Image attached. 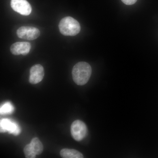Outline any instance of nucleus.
I'll list each match as a JSON object with an SVG mask.
<instances>
[{"label":"nucleus","mask_w":158,"mask_h":158,"mask_svg":"<svg viewBox=\"0 0 158 158\" xmlns=\"http://www.w3.org/2000/svg\"><path fill=\"white\" fill-rule=\"evenodd\" d=\"M88 129L86 124L80 120H75L71 126L72 136L74 140L80 141L84 139L87 135Z\"/></svg>","instance_id":"obj_3"},{"label":"nucleus","mask_w":158,"mask_h":158,"mask_svg":"<svg viewBox=\"0 0 158 158\" xmlns=\"http://www.w3.org/2000/svg\"><path fill=\"white\" fill-rule=\"evenodd\" d=\"M11 8L23 15H28L32 11V8L27 0H11Z\"/></svg>","instance_id":"obj_6"},{"label":"nucleus","mask_w":158,"mask_h":158,"mask_svg":"<svg viewBox=\"0 0 158 158\" xmlns=\"http://www.w3.org/2000/svg\"><path fill=\"white\" fill-rule=\"evenodd\" d=\"M122 2L127 5H132L135 4L137 0H121Z\"/></svg>","instance_id":"obj_13"},{"label":"nucleus","mask_w":158,"mask_h":158,"mask_svg":"<svg viewBox=\"0 0 158 158\" xmlns=\"http://www.w3.org/2000/svg\"><path fill=\"white\" fill-rule=\"evenodd\" d=\"M17 36L21 39L27 40H34L37 39L40 35L39 29L32 27L23 26L18 29Z\"/></svg>","instance_id":"obj_4"},{"label":"nucleus","mask_w":158,"mask_h":158,"mask_svg":"<svg viewBox=\"0 0 158 158\" xmlns=\"http://www.w3.org/2000/svg\"><path fill=\"white\" fill-rule=\"evenodd\" d=\"M1 132H8L17 136L21 133L20 127L16 122L9 118H3L0 122Z\"/></svg>","instance_id":"obj_5"},{"label":"nucleus","mask_w":158,"mask_h":158,"mask_svg":"<svg viewBox=\"0 0 158 158\" xmlns=\"http://www.w3.org/2000/svg\"><path fill=\"white\" fill-rule=\"evenodd\" d=\"M44 69L42 65L37 64L30 69L29 82L32 84H37L42 81L44 77Z\"/></svg>","instance_id":"obj_7"},{"label":"nucleus","mask_w":158,"mask_h":158,"mask_svg":"<svg viewBox=\"0 0 158 158\" xmlns=\"http://www.w3.org/2000/svg\"><path fill=\"white\" fill-rule=\"evenodd\" d=\"M24 152L26 158H34L36 157V155L31 147V144H27L24 148Z\"/></svg>","instance_id":"obj_12"},{"label":"nucleus","mask_w":158,"mask_h":158,"mask_svg":"<svg viewBox=\"0 0 158 158\" xmlns=\"http://www.w3.org/2000/svg\"><path fill=\"white\" fill-rule=\"evenodd\" d=\"M59 28L60 33L65 36H76L81 31V26L78 22L69 16L65 17L61 20Z\"/></svg>","instance_id":"obj_2"},{"label":"nucleus","mask_w":158,"mask_h":158,"mask_svg":"<svg viewBox=\"0 0 158 158\" xmlns=\"http://www.w3.org/2000/svg\"><path fill=\"white\" fill-rule=\"evenodd\" d=\"M31 49V44L30 43L18 42L13 44L11 45L10 51L13 55H22L26 56L30 52Z\"/></svg>","instance_id":"obj_8"},{"label":"nucleus","mask_w":158,"mask_h":158,"mask_svg":"<svg viewBox=\"0 0 158 158\" xmlns=\"http://www.w3.org/2000/svg\"><path fill=\"white\" fill-rule=\"evenodd\" d=\"M14 111V106L10 102H6L0 108V113L1 115L11 114Z\"/></svg>","instance_id":"obj_11"},{"label":"nucleus","mask_w":158,"mask_h":158,"mask_svg":"<svg viewBox=\"0 0 158 158\" xmlns=\"http://www.w3.org/2000/svg\"><path fill=\"white\" fill-rule=\"evenodd\" d=\"M91 66L86 62L77 63L72 70L73 79L77 85L82 86L87 84L91 76Z\"/></svg>","instance_id":"obj_1"},{"label":"nucleus","mask_w":158,"mask_h":158,"mask_svg":"<svg viewBox=\"0 0 158 158\" xmlns=\"http://www.w3.org/2000/svg\"><path fill=\"white\" fill-rule=\"evenodd\" d=\"M30 144L36 155H39L42 152L44 149L43 145L38 138H35L32 139Z\"/></svg>","instance_id":"obj_10"},{"label":"nucleus","mask_w":158,"mask_h":158,"mask_svg":"<svg viewBox=\"0 0 158 158\" xmlns=\"http://www.w3.org/2000/svg\"><path fill=\"white\" fill-rule=\"evenodd\" d=\"M60 155L64 158H82L84 157L81 153L75 149H62L60 151Z\"/></svg>","instance_id":"obj_9"}]
</instances>
